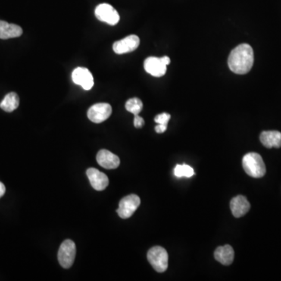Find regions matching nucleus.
<instances>
[{"label": "nucleus", "mask_w": 281, "mask_h": 281, "mask_svg": "<svg viewBox=\"0 0 281 281\" xmlns=\"http://www.w3.org/2000/svg\"><path fill=\"white\" fill-rule=\"evenodd\" d=\"M254 63V52L251 45L241 44L232 50L228 57V67L237 74H245Z\"/></svg>", "instance_id": "nucleus-1"}, {"label": "nucleus", "mask_w": 281, "mask_h": 281, "mask_svg": "<svg viewBox=\"0 0 281 281\" xmlns=\"http://www.w3.org/2000/svg\"><path fill=\"white\" fill-rule=\"evenodd\" d=\"M242 166L245 173L254 178H261L266 174V166L258 153L249 152L243 157Z\"/></svg>", "instance_id": "nucleus-2"}, {"label": "nucleus", "mask_w": 281, "mask_h": 281, "mask_svg": "<svg viewBox=\"0 0 281 281\" xmlns=\"http://www.w3.org/2000/svg\"><path fill=\"white\" fill-rule=\"evenodd\" d=\"M147 258L154 270L158 273H163L167 270L168 253L163 247L155 246L150 248Z\"/></svg>", "instance_id": "nucleus-3"}, {"label": "nucleus", "mask_w": 281, "mask_h": 281, "mask_svg": "<svg viewBox=\"0 0 281 281\" xmlns=\"http://www.w3.org/2000/svg\"><path fill=\"white\" fill-rule=\"evenodd\" d=\"M76 257V245L71 240H65L60 245L58 260L60 266L65 269L71 267Z\"/></svg>", "instance_id": "nucleus-4"}, {"label": "nucleus", "mask_w": 281, "mask_h": 281, "mask_svg": "<svg viewBox=\"0 0 281 281\" xmlns=\"http://www.w3.org/2000/svg\"><path fill=\"white\" fill-rule=\"evenodd\" d=\"M141 200L136 195H130L120 200L118 210H117L119 216L122 219H129L135 213L139 207Z\"/></svg>", "instance_id": "nucleus-5"}, {"label": "nucleus", "mask_w": 281, "mask_h": 281, "mask_svg": "<svg viewBox=\"0 0 281 281\" xmlns=\"http://www.w3.org/2000/svg\"><path fill=\"white\" fill-rule=\"evenodd\" d=\"M95 14L98 20L105 22L112 26L117 24L120 21L118 12L110 4H100L95 8Z\"/></svg>", "instance_id": "nucleus-6"}, {"label": "nucleus", "mask_w": 281, "mask_h": 281, "mask_svg": "<svg viewBox=\"0 0 281 281\" xmlns=\"http://www.w3.org/2000/svg\"><path fill=\"white\" fill-rule=\"evenodd\" d=\"M112 114V107L109 104H97L89 108L88 117L91 121L95 123H103Z\"/></svg>", "instance_id": "nucleus-7"}, {"label": "nucleus", "mask_w": 281, "mask_h": 281, "mask_svg": "<svg viewBox=\"0 0 281 281\" xmlns=\"http://www.w3.org/2000/svg\"><path fill=\"white\" fill-rule=\"evenodd\" d=\"M140 45V39L135 35H129L121 40L114 42L113 45V51L117 54H129L133 52L138 48Z\"/></svg>", "instance_id": "nucleus-8"}, {"label": "nucleus", "mask_w": 281, "mask_h": 281, "mask_svg": "<svg viewBox=\"0 0 281 281\" xmlns=\"http://www.w3.org/2000/svg\"><path fill=\"white\" fill-rule=\"evenodd\" d=\"M72 80L76 85H80L85 90L92 89L94 79L92 73L85 67H78L72 73Z\"/></svg>", "instance_id": "nucleus-9"}, {"label": "nucleus", "mask_w": 281, "mask_h": 281, "mask_svg": "<svg viewBox=\"0 0 281 281\" xmlns=\"http://www.w3.org/2000/svg\"><path fill=\"white\" fill-rule=\"evenodd\" d=\"M86 173L91 185L96 191H104L108 186V176L103 172L95 168H89Z\"/></svg>", "instance_id": "nucleus-10"}, {"label": "nucleus", "mask_w": 281, "mask_h": 281, "mask_svg": "<svg viewBox=\"0 0 281 281\" xmlns=\"http://www.w3.org/2000/svg\"><path fill=\"white\" fill-rule=\"evenodd\" d=\"M96 160L99 166L107 170H113L120 166L119 157L107 149L100 150L97 154Z\"/></svg>", "instance_id": "nucleus-11"}, {"label": "nucleus", "mask_w": 281, "mask_h": 281, "mask_svg": "<svg viewBox=\"0 0 281 281\" xmlns=\"http://www.w3.org/2000/svg\"><path fill=\"white\" fill-rule=\"evenodd\" d=\"M167 67V66L162 61L161 58L158 57H148L144 63L145 71L157 78L163 76L166 73Z\"/></svg>", "instance_id": "nucleus-12"}, {"label": "nucleus", "mask_w": 281, "mask_h": 281, "mask_svg": "<svg viewBox=\"0 0 281 281\" xmlns=\"http://www.w3.org/2000/svg\"><path fill=\"white\" fill-rule=\"evenodd\" d=\"M251 208L249 201L246 197L243 195H238L232 198L231 201V210L234 216L237 218L245 216Z\"/></svg>", "instance_id": "nucleus-13"}, {"label": "nucleus", "mask_w": 281, "mask_h": 281, "mask_svg": "<svg viewBox=\"0 0 281 281\" xmlns=\"http://www.w3.org/2000/svg\"><path fill=\"white\" fill-rule=\"evenodd\" d=\"M260 142L266 148H280L281 133L277 131H266L260 135Z\"/></svg>", "instance_id": "nucleus-14"}, {"label": "nucleus", "mask_w": 281, "mask_h": 281, "mask_svg": "<svg viewBox=\"0 0 281 281\" xmlns=\"http://www.w3.org/2000/svg\"><path fill=\"white\" fill-rule=\"evenodd\" d=\"M22 34L23 30L18 25L0 20V39L18 38Z\"/></svg>", "instance_id": "nucleus-15"}, {"label": "nucleus", "mask_w": 281, "mask_h": 281, "mask_svg": "<svg viewBox=\"0 0 281 281\" xmlns=\"http://www.w3.org/2000/svg\"><path fill=\"white\" fill-rule=\"evenodd\" d=\"M214 257L216 261L224 266H229L233 263L235 259V251L231 245H224L216 248L214 252Z\"/></svg>", "instance_id": "nucleus-16"}, {"label": "nucleus", "mask_w": 281, "mask_h": 281, "mask_svg": "<svg viewBox=\"0 0 281 281\" xmlns=\"http://www.w3.org/2000/svg\"><path fill=\"white\" fill-rule=\"evenodd\" d=\"M20 104V98L15 92H10L4 97L0 104V108L7 113H11L18 108Z\"/></svg>", "instance_id": "nucleus-17"}, {"label": "nucleus", "mask_w": 281, "mask_h": 281, "mask_svg": "<svg viewBox=\"0 0 281 281\" xmlns=\"http://www.w3.org/2000/svg\"><path fill=\"white\" fill-rule=\"evenodd\" d=\"M125 108L127 111L133 113L134 115H138L143 109V104L138 98H132L126 101Z\"/></svg>", "instance_id": "nucleus-18"}, {"label": "nucleus", "mask_w": 281, "mask_h": 281, "mask_svg": "<svg viewBox=\"0 0 281 281\" xmlns=\"http://www.w3.org/2000/svg\"><path fill=\"white\" fill-rule=\"evenodd\" d=\"M173 173L176 177H191L195 175V171L192 167L187 164L176 165L173 170Z\"/></svg>", "instance_id": "nucleus-19"}, {"label": "nucleus", "mask_w": 281, "mask_h": 281, "mask_svg": "<svg viewBox=\"0 0 281 281\" xmlns=\"http://www.w3.org/2000/svg\"><path fill=\"white\" fill-rule=\"evenodd\" d=\"M170 119V115L169 113H160V114L157 115V117H155V122L158 123V124L167 125Z\"/></svg>", "instance_id": "nucleus-20"}, {"label": "nucleus", "mask_w": 281, "mask_h": 281, "mask_svg": "<svg viewBox=\"0 0 281 281\" xmlns=\"http://www.w3.org/2000/svg\"><path fill=\"white\" fill-rule=\"evenodd\" d=\"M145 124V120L142 117H140L138 115H135V119H134V125L136 129H141Z\"/></svg>", "instance_id": "nucleus-21"}, {"label": "nucleus", "mask_w": 281, "mask_h": 281, "mask_svg": "<svg viewBox=\"0 0 281 281\" xmlns=\"http://www.w3.org/2000/svg\"><path fill=\"white\" fill-rule=\"evenodd\" d=\"M167 129V125L158 124L155 127L156 132L158 134L164 133Z\"/></svg>", "instance_id": "nucleus-22"}, {"label": "nucleus", "mask_w": 281, "mask_h": 281, "mask_svg": "<svg viewBox=\"0 0 281 281\" xmlns=\"http://www.w3.org/2000/svg\"><path fill=\"white\" fill-rule=\"evenodd\" d=\"M6 193V187L2 182H0V198L4 196Z\"/></svg>", "instance_id": "nucleus-23"}, {"label": "nucleus", "mask_w": 281, "mask_h": 281, "mask_svg": "<svg viewBox=\"0 0 281 281\" xmlns=\"http://www.w3.org/2000/svg\"><path fill=\"white\" fill-rule=\"evenodd\" d=\"M162 61H163V63H164V64H166V65H169L170 63V57H167V56H165V57H161Z\"/></svg>", "instance_id": "nucleus-24"}]
</instances>
